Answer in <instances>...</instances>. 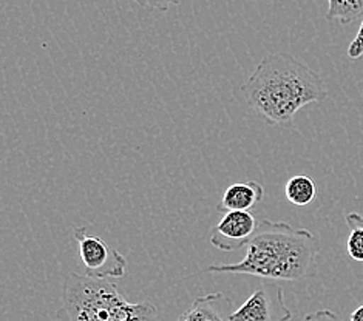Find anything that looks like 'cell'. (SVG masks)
Segmentation results:
<instances>
[{
    "label": "cell",
    "mask_w": 363,
    "mask_h": 321,
    "mask_svg": "<svg viewBox=\"0 0 363 321\" xmlns=\"http://www.w3.org/2000/svg\"><path fill=\"white\" fill-rule=\"evenodd\" d=\"M241 93L269 125L292 127L297 113L328 98L322 77L288 53H274L255 67Z\"/></svg>",
    "instance_id": "cell-1"
},
{
    "label": "cell",
    "mask_w": 363,
    "mask_h": 321,
    "mask_svg": "<svg viewBox=\"0 0 363 321\" xmlns=\"http://www.w3.org/2000/svg\"><path fill=\"white\" fill-rule=\"evenodd\" d=\"M243 259L206 269L209 274H243L271 281H300L313 276L320 254L313 232L284 221L263 220L246 246Z\"/></svg>",
    "instance_id": "cell-2"
},
{
    "label": "cell",
    "mask_w": 363,
    "mask_h": 321,
    "mask_svg": "<svg viewBox=\"0 0 363 321\" xmlns=\"http://www.w3.org/2000/svg\"><path fill=\"white\" fill-rule=\"evenodd\" d=\"M57 321H161L149 301L130 303L108 278L70 274L62 281Z\"/></svg>",
    "instance_id": "cell-3"
},
{
    "label": "cell",
    "mask_w": 363,
    "mask_h": 321,
    "mask_svg": "<svg viewBox=\"0 0 363 321\" xmlns=\"http://www.w3.org/2000/svg\"><path fill=\"white\" fill-rule=\"evenodd\" d=\"M73 237L79 246V257L85 275L93 278H121L127 272V258L108 246L87 227H74Z\"/></svg>",
    "instance_id": "cell-4"
},
{
    "label": "cell",
    "mask_w": 363,
    "mask_h": 321,
    "mask_svg": "<svg viewBox=\"0 0 363 321\" xmlns=\"http://www.w3.org/2000/svg\"><path fill=\"white\" fill-rule=\"evenodd\" d=\"M291 318L292 314L284 303L283 289L267 280L230 315V321H289Z\"/></svg>",
    "instance_id": "cell-5"
},
{
    "label": "cell",
    "mask_w": 363,
    "mask_h": 321,
    "mask_svg": "<svg viewBox=\"0 0 363 321\" xmlns=\"http://www.w3.org/2000/svg\"><path fill=\"white\" fill-rule=\"evenodd\" d=\"M255 215L250 210H230L223 215L211 230V244L223 252L246 247L258 229Z\"/></svg>",
    "instance_id": "cell-6"
},
{
    "label": "cell",
    "mask_w": 363,
    "mask_h": 321,
    "mask_svg": "<svg viewBox=\"0 0 363 321\" xmlns=\"http://www.w3.org/2000/svg\"><path fill=\"white\" fill-rule=\"evenodd\" d=\"M232 301L221 292L198 297L177 321H230Z\"/></svg>",
    "instance_id": "cell-7"
},
{
    "label": "cell",
    "mask_w": 363,
    "mask_h": 321,
    "mask_svg": "<svg viewBox=\"0 0 363 321\" xmlns=\"http://www.w3.org/2000/svg\"><path fill=\"white\" fill-rule=\"evenodd\" d=\"M264 198V187L257 181L235 182L229 186L217 204L218 212L250 210L262 203Z\"/></svg>",
    "instance_id": "cell-8"
},
{
    "label": "cell",
    "mask_w": 363,
    "mask_h": 321,
    "mask_svg": "<svg viewBox=\"0 0 363 321\" xmlns=\"http://www.w3.org/2000/svg\"><path fill=\"white\" fill-rule=\"evenodd\" d=\"M284 198L297 207H306L315 201L317 187L315 182L306 175L292 176L286 184H284Z\"/></svg>",
    "instance_id": "cell-9"
},
{
    "label": "cell",
    "mask_w": 363,
    "mask_h": 321,
    "mask_svg": "<svg viewBox=\"0 0 363 321\" xmlns=\"http://www.w3.org/2000/svg\"><path fill=\"white\" fill-rule=\"evenodd\" d=\"M363 16V0H328L326 17L342 25H350Z\"/></svg>",
    "instance_id": "cell-10"
},
{
    "label": "cell",
    "mask_w": 363,
    "mask_h": 321,
    "mask_svg": "<svg viewBox=\"0 0 363 321\" xmlns=\"http://www.w3.org/2000/svg\"><path fill=\"white\" fill-rule=\"evenodd\" d=\"M345 220L350 229L347 238L348 255L354 261L363 263V215L352 212L345 216Z\"/></svg>",
    "instance_id": "cell-11"
},
{
    "label": "cell",
    "mask_w": 363,
    "mask_h": 321,
    "mask_svg": "<svg viewBox=\"0 0 363 321\" xmlns=\"http://www.w3.org/2000/svg\"><path fill=\"white\" fill-rule=\"evenodd\" d=\"M138 5H141L145 10H158L167 11L170 6H175L183 2V0H133Z\"/></svg>",
    "instance_id": "cell-12"
},
{
    "label": "cell",
    "mask_w": 363,
    "mask_h": 321,
    "mask_svg": "<svg viewBox=\"0 0 363 321\" xmlns=\"http://www.w3.org/2000/svg\"><path fill=\"white\" fill-rule=\"evenodd\" d=\"M362 56H363V21H362L360 28L356 34V38L352 39V42L350 43V47H348V57L351 60H357Z\"/></svg>",
    "instance_id": "cell-13"
},
{
    "label": "cell",
    "mask_w": 363,
    "mask_h": 321,
    "mask_svg": "<svg viewBox=\"0 0 363 321\" xmlns=\"http://www.w3.org/2000/svg\"><path fill=\"white\" fill-rule=\"evenodd\" d=\"M303 321H342V320L337 317L334 312L328 310V309H322V310H317V312H313V314L306 315Z\"/></svg>",
    "instance_id": "cell-14"
},
{
    "label": "cell",
    "mask_w": 363,
    "mask_h": 321,
    "mask_svg": "<svg viewBox=\"0 0 363 321\" xmlns=\"http://www.w3.org/2000/svg\"><path fill=\"white\" fill-rule=\"evenodd\" d=\"M350 321H363V305L352 312Z\"/></svg>",
    "instance_id": "cell-15"
}]
</instances>
